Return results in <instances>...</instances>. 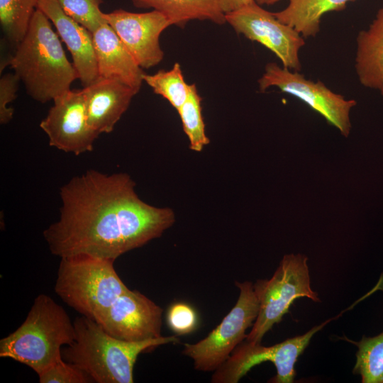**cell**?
Segmentation results:
<instances>
[{"mask_svg": "<svg viewBox=\"0 0 383 383\" xmlns=\"http://www.w3.org/2000/svg\"><path fill=\"white\" fill-rule=\"evenodd\" d=\"M125 173L87 170L60 188L57 221L43 232L59 257L87 255L116 260L160 237L175 221L170 208L142 201Z\"/></svg>", "mask_w": 383, "mask_h": 383, "instance_id": "cell-1", "label": "cell"}, {"mask_svg": "<svg viewBox=\"0 0 383 383\" xmlns=\"http://www.w3.org/2000/svg\"><path fill=\"white\" fill-rule=\"evenodd\" d=\"M9 63L27 93L40 103L52 101L69 91L72 82L79 79L50 21L38 9Z\"/></svg>", "mask_w": 383, "mask_h": 383, "instance_id": "cell-2", "label": "cell"}, {"mask_svg": "<svg viewBox=\"0 0 383 383\" xmlns=\"http://www.w3.org/2000/svg\"><path fill=\"white\" fill-rule=\"evenodd\" d=\"M73 323L75 338L62 350V357L96 383H133L134 365L140 353L179 342L177 335L139 342L120 340L109 334L95 321L82 315Z\"/></svg>", "mask_w": 383, "mask_h": 383, "instance_id": "cell-3", "label": "cell"}, {"mask_svg": "<svg viewBox=\"0 0 383 383\" xmlns=\"http://www.w3.org/2000/svg\"><path fill=\"white\" fill-rule=\"evenodd\" d=\"M74 338V325L65 310L41 294L21 325L1 339L0 357L26 365L38 374L62 358L61 348Z\"/></svg>", "mask_w": 383, "mask_h": 383, "instance_id": "cell-4", "label": "cell"}, {"mask_svg": "<svg viewBox=\"0 0 383 383\" xmlns=\"http://www.w3.org/2000/svg\"><path fill=\"white\" fill-rule=\"evenodd\" d=\"M113 263L112 260L87 255L60 257L54 290L70 307L97 321L129 289Z\"/></svg>", "mask_w": 383, "mask_h": 383, "instance_id": "cell-5", "label": "cell"}, {"mask_svg": "<svg viewBox=\"0 0 383 383\" xmlns=\"http://www.w3.org/2000/svg\"><path fill=\"white\" fill-rule=\"evenodd\" d=\"M253 288L259 312L245 340L254 343H261L264 335L289 312L296 299L307 297L321 301L311 287L308 257L302 254L284 255L272 277L257 279Z\"/></svg>", "mask_w": 383, "mask_h": 383, "instance_id": "cell-6", "label": "cell"}, {"mask_svg": "<svg viewBox=\"0 0 383 383\" xmlns=\"http://www.w3.org/2000/svg\"><path fill=\"white\" fill-rule=\"evenodd\" d=\"M235 286L240 289L238 299L222 321L206 338L184 345L182 353L193 360L196 370L211 372L218 369L246 338V330L257 317L259 302L253 284L235 282Z\"/></svg>", "mask_w": 383, "mask_h": 383, "instance_id": "cell-7", "label": "cell"}, {"mask_svg": "<svg viewBox=\"0 0 383 383\" xmlns=\"http://www.w3.org/2000/svg\"><path fill=\"white\" fill-rule=\"evenodd\" d=\"M335 318H331L313 327L303 335L286 339L272 346L267 347L261 343L243 340L235 348L228 360L214 371L211 382L237 383L253 367L268 361L273 363L277 370L276 375L268 382H294L296 374L295 364L298 357L307 348L314 334Z\"/></svg>", "mask_w": 383, "mask_h": 383, "instance_id": "cell-8", "label": "cell"}, {"mask_svg": "<svg viewBox=\"0 0 383 383\" xmlns=\"http://www.w3.org/2000/svg\"><path fill=\"white\" fill-rule=\"evenodd\" d=\"M259 89L263 92L276 87L282 92L292 95L305 102L347 137L351 130L350 112L357 102L345 99L341 94L331 91L323 82L307 79L299 72L267 63L258 79Z\"/></svg>", "mask_w": 383, "mask_h": 383, "instance_id": "cell-9", "label": "cell"}, {"mask_svg": "<svg viewBox=\"0 0 383 383\" xmlns=\"http://www.w3.org/2000/svg\"><path fill=\"white\" fill-rule=\"evenodd\" d=\"M225 16L226 23L237 33L263 45L278 57L284 67L296 72L301 70L299 54L306 43L304 38L294 28L279 21L273 13L255 1Z\"/></svg>", "mask_w": 383, "mask_h": 383, "instance_id": "cell-10", "label": "cell"}, {"mask_svg": "<svg viewBox=\"0 0 383 383\" xmlns=\"http://www.w3.org/2000/svg\"><path fill=\"white\" fill-rule=\"evenodd\" d=\"M52 101L40 123L50 145L75 155L91 151L99 135L88 123L83 89H70Z\"/></svg>", "mask_w": 383, "mask_h": 383, "instance_id": "cell-11", "label": "cell"}, {"mask_svg": "<svg viewBox=\"0 0 383 383\" xmlns=\"http://www.w3.org/2000/svg\"><path fill=\"white\" fill-rule=\"evenodd\" d=\"M162 312L145 295L129 289L96 322L114 338L139 342L162 336Z\"/></svg>", "mask_w": 383, "mask_h": 383, "instance_id": "cell-12", "label": "cell"}, {"mask_svg": "<svg viewBox=\"0 0 383 383\" xmlns=\"http://www.w3.org/2000/svg\"><path fill=\"white\" fill-rule=\"evenodd\" d=\"M104 18L142 69L153 67L163 60L160 36L172 24L162 13L116 9L104 13Z\"/></svg>", "mask_w": 383, "mask_h": 383, "instance_id": "cell-13", "label": "cell"}, {"mask_svg": "<svg viewBox=\"0 0 383 383\" xmlns=\"http://www.w3.org/2000/svg\"><path fill=\"white\" fill-rule=\"evenodd\" d=\"M37 9L52 22L65 43L83 87L94 82L99 74L92 33L67 16L57 0H38Z\"/></svg>", "mask_w": 383, "mask_h": 383, "instance_id": "cell-14", "label": "cell"}, {"mask_svg": "<svg viewBox=\"0 0 383 383\" xmlns=\"http://www.w3.org/2000/svg\"><path fill=\"white\" fill-rule=\"evenodd\" d=\"M82 89L88 123L99 135L113 130L138 93L116 79L99 77Z\"/></svg>", "mask_w": 383, "mask_h": 383, "instance_id": "cell-15", "label": "cell"}, {"mask_svg": "<svg viewBox=\"0 0 383 383\" xmlns=\"http://www.w3.org/2000/svg\"><path fill=\"white\" fill-rule=\"evenodd\" d=\"M99 77L116 79L139 91L145 72L106 23L92 33Z\"/></svg>", "mask_w": 383, "mask_h": 383, "instance_id": "cell-16", "label": "cell"}, {"mask_svg": "<svg viewBox=\"0 0 383 383\" xmlns=\"http://www.w3.org/2000/svg\"><path fill=\"white\" fill-rule=\"evenodd\" d=\"M355 68L362 86L380 91L383 87V6L369 27L357 34Z\"/></svg>", "mask_w": 383, "mask_h": 383, "instance_id": "cell-17", "label": "cell"}, {"mask_svg": "<svg viewBox=\"0 0 383 383\" xmlns=\"http://www.w3.org/2000/svg\"><path fill=\"white\" fill-rule=\"evenodd\" d=\"M138 8L157 10L167 16L172 26L184 27L193 20L226 23L219 0H130Z\"/></svg>", "mask_w": 383, "mask_h": 383, "instance_id": "cell-18", "label": "cell"}, {"mask_svg": "<svg viewBox=\"0 0 383 383\" xmlns=\"http://www.w3.org/2000/svg\"><path fill=\"white\" fill-rule=\"evenodd\" d=\"M353 1L355 0H289L284 9L273 14L304 38L315 37L320 31L321 19L326 13L343 10Z\"/></svg>", "mask_w": 383, "mask_h": 383, "instance_id": "cell-19", "label": "cell"}, {"mask_svg": "<svg viewBox=\"0 0 383 383\" xmlns=\"http://www.w3.org/2000/svg\"><path fill=\"white\" fill-rule=\"evenodd\" d=\"M350 342L357 348L353 373L359 374L362 383H383V332Z\"/></svg>", "mask_w": 383, "mask_h": 383, "instance_id": "cell-20", "label": "cell"}, {"mask_svg": "<svg viewBox=\"0 0 383 383\" xmlns=\"http://www.w3.org/2000/svg\"><path fill=\"white\" fill-rule=\"evenodd\" d=\"M38 0H0V23L8 40L17 45L26 35Z\"/></svg>", "mask_w": 383, "mask_h": 383, "instance_id": "cell-21", "label": "cell"}, {"mask_svg": "<svg viewBox=\"0 0 383 383\" xmlns=\"http://www.w3.org/2000/svg\"><path fill=\"white\" fill-rule=\"evenodd\" d=\"M143 82L153 91L165 98L177 111L187 100L190 86L186 82L179 63L175 62L169 70H160L155 74L145 73Z\"/></svg>", "mask_w": 383, "mask_h": 383, "instance_id": "cell-22", "label": "cell"}, {"mask_svg": "<svg viewBox=\"0 0 383 383\" xmlns=\"http://www.w3.org/2000/svg\"><path fill=\"white\" fill-rule=\"evenodd\" d=\"M201 101L196 84H192L187 100L177 110L184 132L189 140V148L195 152H201L209 143V138L205 133Z\"/></svg>", "mask_w": 383, "mask_h": 383, "instance_id": "cell-23", "label": "cell"}, {"mask_svg": "<svg viewBox=\"0 0 383 383\" xmlns=\"http://www.w3.org/2000/svg\"><path fill=\"white\" fill-rule=\"evenodd\" d=\"M62 11L93 33L106 23L100 6L103 0H57Z\"/></svg>", "mask_w": 383, "mask_h": 383, "instance_id": "cell-24", "label": "cell"}, {"mask_svg": "<svg viewBox=\"0 0 383 383\" xmlns=\"http://www.w3.org/2000/svg\"><path fill=\"white\" fill-rule=\"evenodd\" d=\"M40 383H90L92 379L77 365L62 358L39 373Z\"/></svg>", "mask_w": 383, "mask_h": 383, "instance_id": "cell-25", "label": "cell"}, {"mask_svg": "<svg viewBox=\"0 0 383 383\" xmlns=\"http://www.w3.org/2000/svg\"><path fill=\"white\" fill-rule=\"evenodd\" d=\"M167 323L177 335L189 334L197 326V313L192 306L186 303H174L167 311Z\"/></svg>", "mask_w": 383, "mask_h": 383, "instance_id": "cell-26", "label": "cell"}, {"mask_svg": "<svg viewBox=\"0 0 383 383\" xmlns=\"http://www.w3.org/2000/svg\"><path fill=\"white\" fill-rule=\"evenodd\" d=\"M20 79L16 74L8 73L0 79V123H8L13 118V109L9 106L16 96Z\"/></svg>", "mask_w": 383, "mask_h": 383, "instance_id": "cell-27", "label": "cell"}, {"mask_svg": "<svg viewBox=\"0 0 383 383\" xmlns=\"http://www.w3.org/2000/svg\"><path fill=\"white\" fill-rule=\"evenodd\" d=\"M253 1L255 0H219L221 10L225 14L237 11Z\"/></svg>", "mask_w": 383, "mask_h": 383, "instance_id": "cell-28", "label": "cell"}, {"mask_svg": "<svg viewBox=\"0 0 383 383\" xmlns=\"http://www.w3.org/2000/svg\"><path fill=\"white\" fill-rule=\"evenodd\" d=\"M258 4L271 5L278 2L280 0H255Z\"/></svg>", "mask_w": 383, "mask_h": 383, "instance_id": "cell-29", "label": "cell"}, {"mask_svg": "<svg viewBox=\"0 0 383 383\" xmlns=\"http://www.w3.org/2000/svg\"><path fill=\"white\" fill-rule=\"evenodd\" d=\"M380 92H381L382 95H383V87H382V88L380 89Z\"/></svg>", "mask_w": 383, "mask_h": 383, "instance_id": "cell-30", "label": "cell"}]
</instances>
